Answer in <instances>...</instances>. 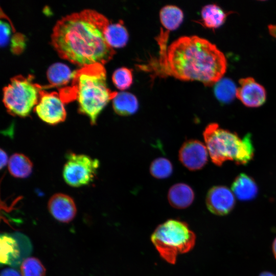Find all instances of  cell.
<instances>
[{
	"instance_id": "7a4b0ae2",
	"label": "cell",
	"mask_w": 276,
	"mask_h": 276,
	"mask_svg": "<svg viewBox=\"0 0 276 276\" xmlns=\"http://www.w3.org/2000/svg\"><path fill=\"white\" fill-rule=\"evenodd\" d=\"M160 67L164 73L180 80H197L211 86L225 74L227 61L209 40L197 36H182L168 47Z\"/></svg>"
},
{
	"instance_id": "1f68e13d",
	"label": "cell",
	"mask_w": 276,
	"mask_h": 276,
	"mask_svg": "<svg viewBox=\"0 0 276 276\" xmlns=\"http://www.w3.org/2000/svg\"><path fill=\"white\" fill-rule=\"evenodd\" d=\"M259 276H276V275L271 272L265 271L261 273Z\"/></svg>"
},
{
	"instance_id": "4fadbf2b",
	"label": "cell",
	"mask_w": 276,
	"mask_h": 276,
	"mask_svg": "<svg viewBox=\"0 0 276 276\" xmlns=\"http://www.w3.org/2000/svg\"><path fill=\"white\" fill-rule=\"evenodd\" d=\"M1 265H18L21 262V250L18 241L12 236L2 234L0 237Z\"/></svg>"
},
{
	"instance_id": "d6986e66",
	"label": "cell",
	"mask_w": 276,
	"mask_h": 276,
	"mask_svg": "<svg viewBox=\"0 0 276 276\" xmlns=\"http://www.w3.org/2000/svg\"><path fill=\"white\" fill-rule=\"evenodd\" d=\"M105 38L107 43L114 48H121L127 43L129 35L123 22L109 23L104 31Z\"/></svg>"
},
{
	"instance_id": "30bf717a",
	"label": "cell",
	"mask_w": 276,
	"mask_h": 276,
	"mask_svg": "<svg viewBox=\"0 0 276 276\" xmlns=\"http://www.w3.org/2000/svg\"><path fill=\"white\" fill-rule=\"evenodd\" d=\"M206 204L212 213L217 215H224L234 208L235 204V195L225 186H214L208 192Z\"/></svg>"
},
{
	"instance_id": "f546056e",
	"label": "cell",
	"mask_w": 276,
	"mask_h": 276,
	"mask_svg": "<svg viewBox=\"0 0 276 276\" xmlns=\"http://www.w3.org/2000/svg\"><path fill=\"white\" fill-rule=\"evenodd\" d=\"M270 34L276 38V25L270 24L268 26Z\"/></svg>"
},
{
	"instance_id": "7c38bea8",
	"label": "cell",
	"mask_w": 276,
	"mask_h": 276,
	"mask_svg": "<svg viewBox=\"0 0 276 276\" xmlns=\"http://www.w3.org/2000/svg\"><path fill=\"white\" fill-rule=\"evenodd\" d=\"M48 208L52 216L62 223L71 222L77 213L73 199L62 193H57L53 195L49 199Z\"/></svg>"
},
{
	"instance_id": "83f0119b",
	"label": "cell",
	"mask_w": 276,
	"mask_h": 276,
	"mask_svg": "<svg viewBox=\"0 0 276 276\" xmlns=\"http://www.w3.org/2000/svg\"><path fill=\"white\" fill-rule=\"evenodd\" d=\"M1 276H21L19 273L16 270L10 268H6L3 269L1 273Z\"/></svg>"
},
{
	"instance_id": "ba28073f",
	"label": "cell",
	"mask_w": 276,
	"mask_h": 276,
	"mask_svg": "<svg viewBox=\"0 0 276 276\" xmlns=\"http://www.w3.org/2000/svg\"><path fill=\"white\" fill-rule=\"evenodd\" d=\"M63 101L56 92H47L42 89L34 110L39 118L50 125L63 122L66 116Z\"/></svg>"
},
{
	"instance_id": "484cf974",
	"label": "cell",
	"mask_w": 276,
	"mask_h": 276,
	"mask_svg": "<svg viewBox=\"0 0 276 276\" xmlns=\"http://www.w3.org/2000/svg\"><path fill=\"white\" fill-rule=\"evenodd\" d=\"M11 50L13 53H20L25 49L26 39L25 35L20 33H14L10 39Z\"/></svg>"
},
{
	"instance_id": "4dcf8cb0",
	"label": "cell",
	"mask_w": 276,
	"mask_h": 276,
	"mask_svg": "<svg viewBox=\"0 0 276 276\" xmlns=\"http://www.w3.org/2000/svg\"><path fill=\"white\" fill-rule=\"evenodd\" d=\"M272 251L275 258L276 259V238L272 244Z\"/></svg>"
},
{
	"instance_id": "603a6c76",
	"label": "cell",
	"mask_w": 276,
	"mask_h": 276,
	"mask_svg": "<svg viewBox=\"0 0 276 276\" xmlns=\"http://www.w3.org/2000/svg\"><path fill=\"white\" fill-rule=\"evenodd\" d=\"M149 170L151 175L154 177L164 179L171 176L173 172V166L167 158L158 157L152 161Z\"/></svg>"
},
{
	"instance_id": "8992f818",
	"label": "cell",
	"mask_w": 276,
	"mask_h": 276,
	"mask_svg": "<svg viewBox=\"0 0 276 276\" xmlns=\"http://www.w3.org/2000/svg\"><path fill=\"white\" fill-rule=\"evenodd\" d=\"M33 76L12 77L3 88V101L8 113L14 116H28L37 104L42 86L34 83Z\"/></svg>"
},
{
	"instance_id": "8fae6325",
	"label": "cell",
	"mask_w": 276,
	"mask_h": 276,
	"mask_svg": "<svg viewBox=\"0 0 276 276\" xmlns=\"http://www.w3.org/2000/svg\"><path fill=\"white\" fill-rule=\"evenodd\" d=\"M236 97L242 103L249 107H257L266 101V92L264 87L252 77L241 78Z\"/></svg>"
},
{
	"instance_id": "4316f807",
	"label": "cell",
	"mask_w": 276,
	"mask_h": 276,
	"mask_svg": "<svg viewBox=\"0 0 276 276\" xmlns=\"http://www.w3.org/2000/svg\"><path fill=\"white\" fill-rule=\"evenodd\" d=\"M1 45L5 47L11 39V34L12 32L14 31V28H12V25H10L6 21L1 20Z\"/></svg>"
},
{
	"instance_id": "44dd1931",
	"label": "cell",
	"mask_w": 276,
	"mask_h": 276,
	"mask_svg": "<svg viewBox=\"0 0 276 276\" xmlns=\"http://www.w3.org/2000/svg\"><path fill=\"white\" fill-rule=\"evenodd\" d=\"M160 22L164 27L170 31L176 29L181 24L183 14L182 11L174 5H166L159 12Z\"/></svg>"
},
{
	"instance_id": "ffe728a7",
	"label": "cell",
	"mask_w": 276,
	"mask_h": 276,
	"mask_svg": "<svg viewBox=\"0 0 276 276\" xmlns=\"http://www.w3.org/2000/svg\"><path fill=\"white\" fill-rule=\"evenodd\" d=\"M33 164L25 155L15 153L9 159L8 170L10 173L17 178L28 177L32 172Z\"/></svg>"
},
{
	"instance_id": "f1b7e54d",
	"label": "cell",
	"mask_w": 276,
	"mask_h": 276,
	"mask_svg": "<svg viewBox=\"0 0 276 276\" xmlns=\"http://www.w3.org/2000/svg\"><path fill=\"white\" fill-rule=\"evenodd\" d=\"M9 159L8 158V155L6 152L3 149H1V168L2 169L3 167L5 166L7 164H8Z\"/></svg>"
},
{
	"instance_id": "52a82bcc",
	"label": "cell",
	"mask_w": 276,
	"mask_h": 276,
	"mask_svg": "<svg viewBox=\"0 0 276 276\" xmlns=\"http://www.w3.org/2000/svg\"><path fill=\"white\" fill-rule=\"evenodd\" d=\"M99 165L97 159L84 154L68 153L63 169L64 180L73 187L89 185L94 181Z\"/></svg>"
},
{
	"instance_id": "3957f363",
	"label": "cell",
	"mask_w": 276,
	"mask_h": 276,
	"mask_svg": "<svg viewBox=\"0 0 276 276\" xmlns=\"http://www.w3.org/2000/svg\"><path fill=\"white\" fill-rule=\"evenodd\" d=\"M106 75L103 65L96 63L75 71L73 79L78 110L89 118L92 125L96 124L100 113L118 93L108 88Z\"/></svg>"
},
{
	"instance_id": "6da1fadb",
	"label": "cell",
	"mask_w": 276,
	"mask_h": 276,
	"mask_svg": "<svg viewBox=\"0 0 276 276\" xmlns=\"http://www.w3.org/2000/svg\"><path fill=\"white\" fill-rule=\"evenodd\" d=\"M109 22L104 15L93 9L71 13L56 22L52 44L61 58L74 64L81 67L103 65L115 53L104 35Z\"/></svg>"
},
{
	"instance_id": "cb8c5ba5",
	"label": "cell",
	"mask_w": 276,
	"mask_h": 276,
	"mask_svg": "<svg viewBox=\"0 0 276 276\" xmlns=\"http://www.w3.org/2000/svg\"><path fill=\"white\" fill-rule=\"evenodd\" d=\"M20 272L21 276H45L46 269L39 259L29 257L22 262Z\"/></svg>"
},
{
	"instance_id": "ac0fdd59",
	"label": "cell",
	"mask_w": 276,
	"mask_h": 276,
	"mask_svg": "<svg viewBox=\"0 0 276 276\" xmlns=\"http://www.w3.org/2000/svg\"><path fill=\"white\" fill-rule=\"evenodd\" d=\"M75 71L72 72L66 64L56 62L51 65L47 72V78L50 82L49 86L43 87L61 86L66 84L74 78Z\"/></svg>"
},
{
	"instance_id": "5bb4252c",
	"label": "cell",
	"mask_w": 276,
	"mask_h": 276,
	"mask_svg": "<svg viewBox=\"0 0 276 276\" xmlns=\"http://www.w3.org/2000/svg\"><path fill=\"white\" fill-rule=\"evenodd\" d=\"M194 192L191 187L184 183L173 185L169 190L168 199L172 206L183 209L189 206L194 199Z\"/></svg>"
},
{
	"instance_id": "2e32d148",
	"label": "cell",
	"mask_w": 276,
	"mask_h": 276,
	"mask_svg": "<svg viewBox=\"0 0 276 276\" xmlns=\"http://www.w3.org/2000/svg\"><path fill=\"white\" fill-rule=\"evenodd\" d=\"M232 12L224 11L216 4H208L201 11L200 23L206 28L216 29L224 24L227 16Z\"/></svg>"
},
{
	"instance_id": "9a60e30c",
	"label": "cell",
	"mask_w": 276,
	"mask_h": 276,
	"mask_svg": "<svg viewBox=\"0 0 276 276\" xmlns=\"http://www.w3.org/2000/svg\"><path fill=\"white\" fill-rule=\"evenodd\" d=\"M232 191L238 199L246 201L254 199L258 193V187L255 180L245 174H240L234 181Z\"/></svg>"
},
{
	"instance_id": "7402d4cb",
	"label": "cell",
	"mask_w": 276,
	"mask_h": 276,
	"mask_svg": "<svg viewBox=\"0 0 276 276\" xmlns=\"http://www.w3.org/2000/svg\"><path fill=\"white\" fill-rule=\"evenodd\" d=\"M237 88L235 83L230 79L221 78L215 84L214 94L221 103L232 102L236 97Z\"/></svg>"
},
{
	"instance_id": "277c9868",
	"label": "cell",
	"mask_w": 276,
	"mask_h": 276,
	"mask_svg": "<svg viewBox=\"0 0 276 276\" xmlns=\"http://www.w3.org/2000/svg\"><path fill=\"white\" fill-rule=\"evenodd\" d=\"M203 136L212 162L220 166L226 160L245 165L252 159L254 148L249 134L243 139L218 124L210 123L205 128Z\"/></svg>"
},
{
	"instance_id": "5b68a950",
	"label": "cell",
	"mask_w": 276,
	"mask_h": 276,
	"mask_svg": "<svg viewBox=\"0 0 276 276\" xmlns=\"http://www.w3.org/2000/svg\"><path fill=\"white\" fill-rule=\"evenodd\" d=\"M151 239L160 257L173 264L178 254L193 248L196 236L186 222L170 219L156 228Z\"/></svg>"
},
{
	"instance_id": "9c48e42d",
	"label": "cell",
	"mask_w": 276,
	"mask_h": 276,
	"mask_svg": "<svg viewBox=\"0 0 276 276\" xmlns=\"http://www.w3.org/2000/svg\"><path fill=\"white\" fill-rule=\"evenodd\" d=\"M178 157L180 163L188 169L196 171L206 164L208 149L205 145L197 140H187L179 149Z\"/></svg>"
},
{
	"instance_id": "e0dca14e",
	"label": "cell",
	"mask_w": 276,
	"mask_h": 276,
	"mask_svg": "<svg viewBox=\"0 0 276 276\" xmlns=\"http://www.w3.org/2000/svg\"><path fill=\"white\" fill-rule=\"evenodd\" d=\"M112 106L116 113L120 116H127L135 113L139 108L136 97L132 94L118 92L112 99Z\"/></svg>"
},
{
	"instance_id": "d4e9b609",
	"label": "cell",
	"mask_w": 276,
	"mask_h": 276,
	"mask_svg": "<svg viewBox=\"0 0 276 276\" xmlns=\"http://www.w3.org/2000/svg\"><path fill=\"white\" fill-rule=\"evenodd\" d=\"M112 79L114 85L118 89H126L130 87L132 83V71L125 67H120L113 72Z\"/></svg>"
}]
</instances>
